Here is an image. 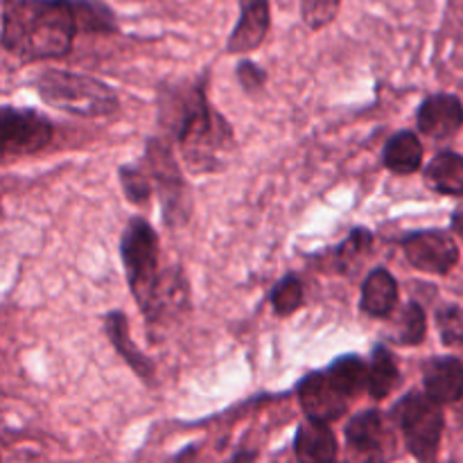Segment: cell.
<instances>
[{"mask_svg":"<svg viewBox=\"0 0 463 463\" xmlns=\"http://www.w3.org/2000/svg\"><path fill=\"white\" fill-rule=\"evenodd\" d=\"M330 463H333V461H330Z\"/></svg>","mask_w":463,"mask_h":463,"instance_id":"4dcf8cb0","label":"cell"},{"mask_svg":"<svg viewBox=\"0 0 463 463\" xmlns=\"http://www.w3.org/2000/svg\"><path fill=\"white\" fill-rule=\"evenodd\" d=\"M294 450H297L298 463H330L337 455V439L328 423L310 420L298 428Z\"/></svg>","mask_w":463,"mask_h":463,"instance_id":"5bb4252c","label":"cell"},{"mask_svg":"<svg viewBox=\"0 0 463 463\" xmlns=\"http://www.w3.org/2000/svg\"><path fill=\"white\" fill-rule=\"evenodd\" d=\"M238 80L247 93H258V90H262V86H265L267 72L262 71L260 66H256V63L242 61L238 66Z\"/></svg>","mask_w":463,"mask_h":463,"instance_id":"f1b7e54d","label":"cell"},{"mask_svg":"<svg viewBox=\"0 0 463 463\" xmlns=\"http://www.w3.org/2000/svg\"><path fill=\"white\" fill-rule=\"evenodd\" d=\"M77 18H80V30L89 32H113L116 30V16L111 9L90 0H75Z\"/></svg>","mask_w":463,"mask_h":463,"instance_id":"cb8c5ba5","label":"cell"},{"mask_svg":"<svg viewBox=\"0 0 463 463\" xmlns=\"http://www.w3.org/2000/svg\"><path fill=\"white\" fill-rule=\"evenodd\" d=\"M342 0H301V18L310 30H321L335 21Z\"/></svg>","mask_w":463,"mask_h":463,"instance_id":"484cf974","label":"cell"},{"mask_svg":"<svg viewBox=\"0 0 463 463\" xmlns=\"http://www.w3.org/2000/svg\"><path fill=\"white\" fill-rule=\"evenodd\" d=\"M120 256L125 262L127 283L131 294L138 301L140 310H147L152 303L156 285L161 280L158 274V235L152 224L140 217L131 220L122 233Z\"/></svg>","mask_w":463,"mask_h":463,"instance_id":"277c9868","label":"cell"},{"mask_svg":"<svg viewBox=\"0 0 463 463\" xmlns=\"http://www.w3.org/2000/svg\"><path fill=\"white\" fill-rule=\"evenodd\" d=\"M147 165L149 176L156 181L161 190L167 224H184L190 215V197L170 147L161 140H152L147 145Z\"/></svg>","mask_w":463,"mask_h":463,"instance_id":"52a82bcc","label":"cell"},{"mask_svg":"<svg viewBox=\"0 0 463 463\" xmlns=\"http://www.w3.org/2000/svg\"><path fill=\"white\" fill-rule=\"evenodd\" d=\"M425 181L441 194H463V158L455 152H441L425 170Z\"/></svg>","mask_w":463,"mask_h":463,"instance_id":"ac0fdd59","label":"cell"},{"mask_svg":"<svg viewBox=\"0 0 463 463\" xmlns=\"http://www.w3.org/2000/svg\"><path fill=\"white\" fill-rule=\"evenodd\" d=\"M77 32L75 0H5L3 43L27 61L63 57Z\"/></svg>","mask_w":463,"mask_h":463,"instance_id":"6da1fadb","label":"cell"},{"mask_svg":"<svg viewBox=\"0 0 463 463\" xmlns=\"http://www.w3.org/2000/svg\"><path fill=\"white\" fill-rule=\"evenodd\" d=\"M425 393L439 405H450L463 396V364L457 357H437L425 369Z\"/></svg>","mask_w":463,"mask_h":463,"instance_id":"7c38bea8","label":"cell"},{"mask_svg":"<svg viewBox=\"0 0 463 463\" xmlns=\"http://www.w3.org/2000/svg\"><path fill=\"white\" fill-rule=\"evenodd\" d=\"M298 401H301L303 411L307 419L317 420V423H333V420L342 419L344 411L348 410V401L351 398L344 396L330 375L326 373H312L298 384Z\"/></svg>","mask_w":463,"mask_h":463,"instance_id":"9c48e42d","label":"cell"},{"mask_svg":"<svg viewBox=\"0 0 463 463\" xmlns=\"http://www.w3.org/2000/svg\"><path fill=\"white\" fill-rule=\"evenodd\" d=\"M384 165L396 175H411L423 163V145L411 131H398L384 145Z\"/></svg>","mask_w":463,"mask_h":463,"instance_id":"e0dca14e","label":"cell"},{"mask_svg":"<svg viewBox=\"0 0 463 463\" xmlns=\"http://www.w3.org/2000/svg\"><path fill=\"white\" fill-rule=\"evenodd\" d=\"M120 184H122V190H125L127 199L134 203L147 202L149 194H152V176H149V172H145L143 167H136V165L120 167Z\"/></svg>","mask_w":463,"mask_h":463,"instance_id":"d4e9b609","label":"cell"},{"mask_svg":"<svg viewBox=\"0 0 463 463\" xmlns=\"http://www.w3.org/2000/svg\"><path fill=\"white\" fill-rule=\"evenodd\" d=\"M240 18L229 36L226 50L229 52H251L265 41L269 32V0H238Z\"/></svg>","mask_w":463,"mask_h":463,"instance_id":"30bf717a","label":"cell"},{"mask_svg":"<svg viewBox=\"0 0 463 463\" xmlns=\"http://www.w3.org/2000/svg\"><path fill=\"white\" fill-rule=\"evenodd\" d=\"M463 125V104L457 95L439 93L425 99L419 109V127L430 138L455 136Z\"/></svg>","mask_w":463,"mask_h":463,"instance_id":"8fae6325","label":"cell"},{"mask_svg":"<svg viewBox=\"0 0 463 463\" xmlns=\"http://www.w3.org/2000/svg\"><path fill=\"white\" fill-rule=\"evenodd\" d=\"M303 303V285L297 276H285L271 292V307L279 317H288L297 312Z\"/></svg>","mask_w":463,"mask_h":463,"instance_id":"603a6c76","label":"cell"},{"mask_svg":"<svg viewBox=\"0 0 463 463\" xmlns=\"http://www.w3.org/2000/svg\"><path fill=\"white\" fill-rule=\"evenodd\" d=\"M185 307H188V280H185L184 271L172 269L161 274V280H158L152 303L145 310V317L152 324H156L165 317H176Z\"/></svg>","mask_w":463,"mask_h":463,"instance_id":"4fadbf2b","label":"cell"},{"mask_svg":"<svg viewBox=\"0 0 463 463\" xmlns=\"http://www.w3.org/2000/svg\"><path fill=\"white\" fill-rule=\"evenodd\" d=\"M393 416L401 423L405 443L411 455L420 461H428L437 455L439 441L443 432V411L437 401L428 393H410L402 398L393 410Z\"/></svg>","mask_w":463,"mask_h":463,"instance_id":"5b68a950","label":"cell"},{"mask_svg":"<svg viewBox=\"0 0 463 463\" xmlns=\"http://www.w3.org/2000/svg\"><path fill=\"white\" fill-rule=\"evenodd\" d=\"M380 434H383V416L375 410L362 411L346 425L348 446L355 452H362V455L378 450Z\"/></svg>","mask_w":463,"mask_h":463,"instance_id":"ffe728a7","label":"cell"},{"mask_svg":"<svg viewBox=\"0 0 463 463\" xmlns=\"http://www.w3.org/2000/svg\"><path fill=\"white\" fill-rule=\"evenodd\" d=\"M439 333L448 346H459L463 344V307L448 306L437 315Z\"/></svg>","mask_w":463,"mask_h":463,"instance_id":"83f0119b","label":"cell"},{"mask_svg":"<svg viewBox=\"0 0 463 463\" xmlns=\"http://www.w3.org/2000/svg\"><path fill=\"white\" fill-rule=\"evenodd\" d=\"M398 283L387 269H373L362 285V310L369 317H389L396 310Z\"/></svg>","mask_w":463,"mask_h":463,"instance_id":"9a60e30c","label":"cell"},{"mask_svg":"<svg viewBox=\"0 0 463 463\" xmlns=\"http://www.w3.org/2000/svg\"><path fill=\"white\" fill-rule=\"evenodd\" d=\"M175 131L181 156L194 175L224 170L233 152V129L229 122L208 107L202 90L181 98L176 109Z\"/></svg>","mask_w":463,"mask_h":463,"instance_id":"7a4b0ae2","label":"cell"},{"mask_svg":"<svg viewBox=\"0 0 463 463\" xmlns=\"http://www.w3.org/2000/svg\"><path fill=\"white\" fill-rule=\"evenodd\" d=\"M452 224H455V229L459 231V233L463 235V206H461V208H457L455 220H452Z\"/></svg>","mask_w":463,"mask_h":463,"instance_id":"f546056e","label":"cell"},{"mask_svg":"<svg viewBox=\"0 0 463 463\" xmlns=\"http://www.w3.org/2000/svg\"><path fill=\"white\" fill-rule=\"evenodd\" d=\"M425 312L419 303H407L401 310L396 321V342L405 344V346H414V344H420L425 337Z\"/></svg>","mask_w":463,"mask_h":463,"instance_id":"7402d4cb","label":"cell"},{"mask_svg":"<svg viewBox=\"0 0 463 463\" xmlns=\"http://www.w3.org/2000/svg\"><path fill=\"white\" fill-rule=\"evenodd\" d=\"M52 140V125L30 109L0 107V161L30 156Z\"/></svg>","mask_w":463,"mask_h":463,"instance_id":"8992f818","label":"cell"},{"mask_svg":"<svg viewBox=\"0 0 463 463\" xmlns=\"http://www.w3.org/2000/svg\"><path fill=\"white\" fill-rule=\"evenodd\" d=\"M411 267L428 274H448L459 262L457 242L443 231H419L402 240Z\"/></svg>","mask_w":463,"mask_h":463,"instance_id":"ba28073f","label":"cell"},{"mask_svg":"<svg viewBox=\"0 0 463 463\" xmlns=\"http://www.w3.org/2000/svg\"><path fill=\"white\" fill-rule=\"evenodd\" d=\"M104 328H107L109 337H111L113 346L116 351L120 353L122 360L140 375V378L149 380L154 375V364L138 351L134 342H131V335H129V324H127V317L120 315V312H111L107 315L104 319Z\"/></svg>","mask_w":463,"mask_h":463,"instance_id":"2e32d148","label":"cell"},{"mask_svg":"<svg viewBox=\"0 0 463 463\" xmlns=\"http://www.w3.org/2000/svg\"><path fill=\"white\" fill-rule=\"evenodd\" d=\"M371 242H373V235H371L366 229L353 231V233L346 238V242L337 249L339 267H342V269H348V267L355 265L357 260H362V256L369 251Z\"/></svg>","mask_w":463,"mask_h":463,"instance_id":"4316f807","label":"cell"},{"mask_svg":"<svg viewBox=\"0 0 463 463\" xmlns=\"http://www.w3.org/2000/svg\"><path fill=\"white\" fill-rule=\"evenodd\" d=\"M398 384V366L384 346H375L369 366V393L378 401L387 398Z\"/></svg>","mask_w":463,"mask_h":463,"instance_id":"44dd1931","label":"cell"},{"mask_svg":"<svg viewBox=\"0 0 463 463\" xmlns=\"http://www.w3.org/2000/svg\"><path fill=\"white\" fill-rule=\"evenodd\" d=\"M39 95L54 109L84 118L111 116L118 98L107 84L77 72L48 71L36 80Z\"/></svg>","mask_w":463,"mask_h":463,"instance_id":"3957f363","label":"cell"},{"mask_svg":"<svg viewBox=\"0 0 463 463\" xmlns=\"http://www.w3.org/2000/svg\"><path fill=\"white\" fill-rule=\"evenodd\" d=\"M335 387L344 393L346 398L360 396L364 389H369V364L362 362L357 355H346L335 360L333 364L326 369Z\"/></svg>","mask_w":463,"mask_h":463,"instance_id":"d6986e66","label":"cell"}]
</instances>
